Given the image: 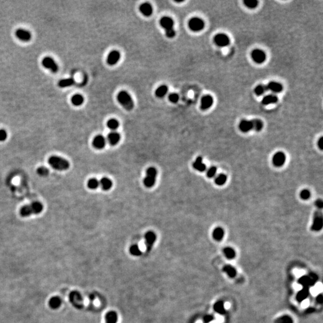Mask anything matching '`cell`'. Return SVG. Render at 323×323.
Listing matches in <instances>:
<instances>
[{
  "mask_svg": "<svg viewBox=\"0 0 323 323\" xmlns=\"http://www.w3.org/2000/svg\"><path fill=\"white\" fill-rule=\"evenodd\" d=\"M209 323H217V322H216V320H214V321H212L210 322Z\"/></svg>",
  "mask_w": 323,
  "mask_h": 323,
  "instance_id": "obj_52",
  "label": "cell"
},
{
  "mask_svg": "<svg viewBox=\"0 0 323 323\" xmlns=\"http://www.w3.org/2000/svg\"><path fill=\"white\" fill-rule=\"evenodd\" d=\"M107 127L111 129V130L113 131H114L116 130V129H117L119 126V123L118 121V120H117L115 118H111V119H110L107 123Z\"/></svg>",
  "mask_w": 323,
  "mask_h": 323,
  "instance_id": "obj_30",
  "label": "cell"
},
{
  "mask_svg": "<svg viewBox=\"0 0 323 323\" xmlns=\"http://www.w3.org/2000/svg\"><path fill=\"white\" fill-rule=\"evenodd\" d=\"M75 83V80L73 78H68L62 79L58 83V85L60 88H67L73 85Z\"/></svg>",
  "mask_w": 323,
  "mask_h": 323,
  "instance_id": "obj_24",
  "label": "cell"
},
{
  "mask_svg": "<svg viewBox=\"0 0 323 323\" xmlns=\"http://www.w3.org/2000/svg\"><path fill=\"white\" fill-rule=\"evenodd\" d=\"M286 157L284 153L278 152L276 153L273 156L272 162L274 165L277 167L282 166L285 162Z\"/></svg>",
  "mask_w": 323,
  "mask_h": 323,
  "instance_id": "obj_13",
  "label": "cell"
},
{
  "mask_svg": "<svg viewBox=\"0 0 323 323\" xmlns=\"http://www.w3.org/2000/svg\"><path fill=\"white\" fill-rule=\"evenodd\" d=\"M193 167L198 171L204 172L206 169V165L203 163L201 157H198L193 163Z\"/></svg>",
  "mask_w": 323,
  "mask_h": 323,
  "instance_id": "obj_20",
  "label": "cell"
},
{
  "mask_svg": "<svg viewBox=\"0 0 323 323\" xmlns=\"http://www.w3.org/2000/svg\"><path fill=\"white\" fill-rule=\"evenodd\" d=\"M120 59V54L117 50L111 51L107 57V63L110 65H114Z\"/></svg>",
  "mask_w": 323,
  "mask_h": 323,
  "instance_id": "obj_14",
  "label": "cell"
},
{
  "mask_svg": "<svg viewBox=\"0 0 323 323\" xmlns=\"http://www.w3.org/2000/svg\"><path fill=\"white\" fill-rule=\"evenodd\" d=\"M196 323H202V321L201 320H199V321H198Z\"/></svg>",
  "mask_w": 323,
  "mask_h": 323,
  "instance_id": "obj_54",
  "label": "cell"
},
{
  "mask_svg": "<svg viewBox=\"0 0 323 323\" xmlns=\"http://www.w3.org/2000/svg\"><path fill=\"white\" fill-rule=\"evenodd\" d=\"M213 237L216 240H220L224 236V230L221 227H217L214 229L213 233Z\"/></svg>",
  "mask_w": 323,
  "mask_h": 323,
  "instance_id": "obj_28",
  "label": "cell"
},
{
  "mask_svg": "<svg viewBox=\"0 0 323 323\" xmlns=\"http://www.w3.org/2000/svg\"><path fill=\"white\" fill-rule=\"evenodd\" d=\"M239 129L243 132H248L253 129V125L252 121L243 120L239 123Z\"/></svg>",
  "mask_w": 323,
  "mask_h": 323,
  "instance_id": "obj_17",
  "label": "cell"
},
{
  "mask_svg": "<svg viewBox=\"0 0 323 323\" xmlns=\"http://www.w3.org/2000/svg\"><path fill=\"white\" fill-rule=\"evenodd\" d=\"M310 292L311 294H312V296H316V295L319 293L317 291V290L315 289V288L314 287H312V288H310Z\"/></svg>",
  "mask_w": 323,
  "mask_h": 323,
  "instance_id": "obj_50",
  "label": "cell"
},
{
  "mask_svg": "<svg viewBox=\"0 0 323 323\" xmlns=\"http://www.w3.org/2000/svg\"><path fill=\"white\" fill-rule=\"evenodd\" d=\"M99 185L104 190L107 191L111 189L113 186V182L110 178L104 177L99 181Z\"/></svg>",
  "mask_w": 323,
  "mask_h": 323,
  "instance_id": "obj_22",
  "label": "cell"
},
{
  "mask_svg": "<svg viewBox=\"0 0 323 323\" xmlns=\"http://www.w3.org/2000/svg\"><path fill=\"white\" fill-rule=\"evenodd\" d=\"M49 164L57 171H65L70 168V163L65 159L57 156H52L48 160Z\"/></svg>",
  "mask_w": 323,
  "mask_h": 323,
  "instance_id": "obj_2",
  "label": "cell"
},
{
  "mask_svg": "<svg viewBox=\"0 0 323 323\" xmlns=\"http://www.w3.org/2000/svg\"><path fill=\"white\" fill-rule=\"evenodd\" d=\"M314 287L315 288V289L317 290V291L318 293L321 292L322 291V289H323V286H322V284L321 283H316Z\"/></svg>",
  "mask_w": 323,
  "mask_h": 323,
  "instance_id": "obj_45",
  "label": "cell"
},
{
  "mask_svg": "<svg viewBox=\"0 0 323 323\" xmlns=\"http://www.w3.org/2000/svg\"><path fill=\"white\" fill-rule=\"evenodd\" d=\"M224 253L226 255V256L229 258H232L235 255L234 251L230 248H226L224 249Z\"/></svg>",
  "mask_w": 323,
  "mask_h": 323,
  "instance_id": "obj_40",
  "label": "cell"
},
{
  "mask_svg": "<svg viewBox=\"0 0 323 323\" xmlns=\"http://www.w3.org/2000/svg\"><path fill=\"white\" fill-rule=\"evenodd\" d=\"M224 308L226 309H229L230 308V303H229V302H226L224 303Z\"/></svg>",
  "mask_w": 323,
  "mask_h": 323,
  "instance_id": "obj_51",
  "label": "cell"
},
{
  "mask_svg": "<svg viewBox=\"0 0 323 323\" xmlns=\"http://www.w3.org/2000/svg\"><path fill=\"white\" fill-rule=\"evenodd\" d=\"M168 98L169 101H171L172 103H176L179 100V96L178 94L175 93H172L169 95Z\"/></svg>",
  "mask_w": 323,
  "mask_h": 323,
  "instance_id": "obj_39",
  "label": "cell"
},
{
  "mask_svg": "<svg viewBox=\"0 0 323 323\" xmlns=\"http://www.w3.org/2000/svg\"><path fill=\"white\" fill-rule=\"evenodd\" d=\"M315 205L318 209H322L323 207V202L322 199H317L315 202Z\"/></svg>",
  "mask_w": 323,
  "mask_h": 323,
  "instance_id": "obj_44",
  "label": "cell"
},
{
  "mask_svg": "<svg viewBox=\"0 0 323 323\" xmlns=\"http://www.w3.org/2000/svg\"><path fill=\"white\" fill-rule=\"evenodd\" d=\"M267 90L266 86L263 85H258L254 89V92L257 96H260L263 95Z\"/></svg>",
  "mask_w": 323,
  "mask_h": 323,
  "instance_id": "obj_33",
  "label": "cell"
},
{
  "mask_svg": "<svg viewBox=\"0 0 323 323\" xmlns=\"http://www.w3.org/2000/svg\"><path fill=\"white\" fill-rule=\"evenodd\" d=\"M252 60L257 63H262L266 59L265 53L260 49L254 50L251 53Z\"/></svg>",
  "mask_w": 323,
  "mask_h": 323,
  "instance_id": "obj_10",
  "label": "cell"
},
{
  "mask_svg": "<svg viewBox=\"0 0 323 323\" xmlns=\"http://www.w3.org/2000/svg\"><path fill=\"white\" fill-rule=\"evenodd\" d=\"M267 90H269L274 93H280L283 90V86L277 82H270L266 86Z\"/></svg>",
  "mask_w": 323,
  "mask_h": 323,
  "instance_id": "obj_21",
  "label": "cell"
},
{
  "mask_svg": "<svg viewBox=\"0 0 323 323\" xmlns=\"http://www.w3.org/2000/svg\"><path fill=\"white\" fill-rule=\"evenodd\" d=\"M216 321L217 323H222L224 321V318L219 315H217L216 316Z\"/></svg>",
  "mask_w": 323,
  "mask_h": 323,
  "instance_id": "obj_46",
  "label": "cell"
},
{
  "mask_svg": "<svg viewBox=\"0 0 323 323\" xmlns=\"http://www.w3.org/2000/svg\"><path fill=\"white\" fill-rule=\"evenodd\" d=\"M278 98L274 95H268L262 99V104L265 105H268L277 102Z\"/></svg>",
  "mask_w": 323,
  "mask_h": 323,
  "instance_id": "obj_23",
  "label": "cell"
},
{
  "mask_svg": "<svg viewBox=\"0 0 323 323\" xmlns=\"http://www.w3.org/2000/svg\"><path fill=\"white\" fill-rule=\"evenodd\" d=\"M105 319L106 323H116L117 321V316L115 312L111 311L106 314Z\"/></svg>",
  "mask_w": 323,
  "mask_h": 323,
  "instance_id": "obj_25",
  "label": "cell"
},
{
  "mask_svg": "<svg viewBox=\"0 0 323 323\" xmlns=\"http://www.w3.org/2000/svg\"><path fill=\"white\" fill-rule=\"evenodd\" d=\"M42 65L47 69L55 73L58 71V66L53 58L49 56L45 57L42 60Z\"/></svg>",
  "mask_w": 323,
  "mask_h": 323,
  "instance_id": "obj_8",
  "label": "cell"
},
{
  "mask_svg": "<svg viewBox=\"0 0 323 323\" xmlns=\"http://www.w3.org/2000/svg\"><path fill=\"white\" fill-rule=\"evenodd\" d=\"M174 21L172 18L165 16L160 21V25L166 31V35L168 38H173L176 34V32L174 29Z\"/></svg>",
  "mask_w": 323,
  "mask_h": 323,
  "instance_id": "obj_4",
  "label": "cell"
},
{
  "mask_svg": "<svg viewBox=\"0 0 323 323\" xmlns=\"http://www.w3.org/2000/svg\"><path fill=\"white\" fill-rule=\"evenodd\" d=\"M309 305V300L308 299H306V300H304L302 303H301V306L303 308H307L308 306Z\"/></svg>",
  "mask_w": 323,
  "mask_h": 323,
  "instance_id": "obj_47",
  "label": "cell"
},
{
  "mask_svg": "<svg viewBox=\"0 0 323 323\" xmlns=\"http://www.w3.org/2000/svg\"><path fill=\"white\" fill-rule=\"evenodd\" d=\"M246 7L249 9H254L257 7L258 2L256 0H245L244 1Z\"/></svg>",
  "mask_w": 323,
  "mask_h": 323,
  "instance_id": "obj_34",
  "label": "cell"
},
{
  "mask_svg": "<svg viewBox=\"0 0 323 323\" xmlns=\"http://www.w3.org/2000/svg\"><path fill=\"white\" fill-rule=\"evenodd\" d=\"M60 304V301L57 298H54L50 302V305L52 307L56 308Z\"/></svg>",
  "mask_w": 323,
  "mask_h": 323,
  "instance_id": "obj_43",
  "label": "cell"
},
{
  "mask_svg": "<svg viewBox=\"0 0 323 323\" xmlns=\"http://www.w3.org/2000/svg\"><path fill=\"white\" fill-rule=\"evenodd\" d=\"M95 305H96V306H98V305H99V302H98V301H95Z\"/></svg>",
  "mask_w": 323,
  "mask_h": 323,
  "instance_id": "obj_53",
  "label": "cell"
},
{
  "mask_svg": "<svg viewBox=\"0 0 323 323\" xmlns=\"http://www.w3.org/2000/svg\"><path fill=\"white\" fill-rule=\"evenodd\" d=\"M157 171L155 167H149L146 171V175L144 179L143 183L147 188L153 187L156 181Z\"/></svg>",
  "mask_w": 323,
  "mask_h": 323,
  "instance_id": "obj_5",
  "label": "cell"
},
{
  "mask_svg": "<svg viewBox=\"0 0 323 323\" xmlns=\"http://www.w3.org/2000/svg\"><path fill=\"white\" fill-rule=\"evenodd\" d=\"M130 252L134 255H140L141 254V249L137 245H133L130 248Z\"/></svg>",
  "mask_w": 323,
  "mask_h": 323,
  "instance_id": "obj_35",
  "label": "cell"
},
{
  "mask_svg": "<svg viewBox=\"0 0 323 323\" xmlns=\"http://www.w3.org/2000/svg\"><path fill=\"white\" fill-rule=\"evenodd\" d=\"M37 173L41 177H46L49 174V171L47 168L44 167V166H41L38 168Z\"/></svg>",
  "mask_w": 323,
  "mask_h": 323,
  "instance_id": "obj_36",
  "label": "cell"
},
{
  "mask_svg": "<svg viewBox=\"0 0 323 323\" xmlns=\"http://www.w3.org/2000/svg\"><path fill=\"white\" fill-rule=\"evenodd\" d=\"M108 141L111 146H115L118 143L120 140V134L115 131L110 132L108 135Z\"/></svg>",
  "mask_w": 323,
  "mask_h": 323,
  "instance_id": "obj_18",
  "label": "cell"
},
{
  "mask_svg": "<svg viewBox=\"0 0 323 323\" xmlns=\"http://www.w3.org/2000/svg\"><path fill=\"white\" fill-rule=\"evenodd\" d=\"M216 172H217V168L215 166H212L211 168H210L207 172V175L208 178H213L216 174Z\"/></svg>",
  "mask_w": 323,
  "mask_h": 323,
  "instance_id": "obj_38",
  "label": "cell"
},
{
  "mask_svg": "<svg viewBox=\"0 0 323 323\" xmlns=\"http://www.w3.org/2000/svg\"><path fill=\"white\" fill-rule=\"evenodd\" d=\"M93 146L96 149H102L105 147L106 144V140L102 135H98L95 137L92 142Z\"/></svg>",
  "mask_w": 323,
  "mask_h": 323,
  "instance_id": "obj_15",
  "label": "cell"
},
{
  "mask_svg": "<svg viewBox=\"0 0 323 323\" xmlns=\"http://www.w3.org/2000/svg\"><path fill=\"white\" fill-rule=\"evenodd\" d=\"M227 180V177L226 175L221 174L217 175L215 179V182L218 185H223L224 184Z\"/></svg>",
  "mask_w": 323,
  "mask_h": 323,
  "instance_id": "obj_32",
  "label": "cell"
},
{
  "mask_svg": "<svg viewBox=\"0 0 323 323\" xmlns=\"http://www.w3.org/2000/svg\"><path fill=\"white\" fill-rule=\"evenodd\" d=\"M71 102L74 105L80 106L84 102V98L80 94H76L72 97Z\"/></svg>",
  "mask_w": 323,
  "mask_h": 323,
  "instance_id": "obj_27",
  "label": "cell"
},
{
  "mask_svg": "<svg viewBox=\"0 0 323 323\" xmlns=\"http://www.w3.org/2000/svg\"><path fill=\"white\" fill-rule=\"evenodd\" d=\"M168 91V87L166 85H162L156 89L155 92V94L156 96L159 98H163L166 95Z\"/></svg>",
  "mask_w": 323,
  "mask_h": 323,
  "instance_id": "obj_26",
  "label": "cell"
},
{
  "mask_svg": "<svg viewBox=\"0 0 323 323\" xmlns=\"http://www.w3.org/2000/svg\"><path fill=\"white\" fill-rule=\"evenodd\" d=\"M7 133L4 129H0V141H4L7 139Z\"/></svg>",
  "mask_w": 323,
  "mask_h": 323,
  "instance_id": "obj_41",
  "label": "cell"
},
{
  "mask_svg": "<svg viewBox=\"0 0 323 323\" xmlns=\"http://www.w3.org/2000/svg\"><path fill=\"white\" fill-rule=\"evenodd\" d=\"M118 102L126 110L131 111L134 107V103L131 95L126 91H121L117 95Z\"/></svg>",
  "mask_w": 323,
  "mask_h": 323,
  "instance_id": "obj_3",
  "label": "cell"
},
{
  "mask_svg": "<svg viewBox=\"0 0 323 323\" xmlns=\"http://www.w3.org/2000/svg\"><path fill=\"white\" fill-rule=\"evenodd\" d=\"M15 35L19 40L24 42L29 41L32 37L31 34L29 31L21 28H19L16 31Z\"/></svg>",
  "mask_w": 323,
  "mask_h": 323,
  "instance_id": "obj_12",
  "label": "cell"
},
{
  "mask_svg": "<svg viewBox=\"0 0 323 323\" xmlns=\"http://www.w3.org/2000/svg\"><path fill=\"white\" fill-rule=\"evenodd\" d=\"M144 238L146 249L147 251H150L156 240V235L153 231H149L145 234Z\"/></svg>",
  "mask_w": 323,
  "mask_h": 323,
  "instance_id": "obj_9",
  "label": "cell"
},
{
  "mask_svg": "<svg viewBox=\"0 0 323 323\" xmlns=\"http://www.w3.org/2000/svg\"><path fill=\"white\" fill-rule=\"evenodd\" d=\"M323 225V219L322 213L319 211H317L314 213L313 223L311 226V229L314 231L320 230Z\"/></svg>",
  "mask_w": 323,
  "mask_h": 323,
  "instance_id": "obj_7",
  "label": "cell"
},
{
  "mask_svg": "<svg viewBox=\"0 0 323 323\" xmlns=\"http://www.w3.org/2000/svg\"><path fill=\"white\" fill-rule=\"evenodd\" d=\"M204 22L199 18H191L188 22V27L193 31H200L204 28Z\"/></svg>",
  "mask_w": 323,
  "mask_h": 323,
  "instance_id": "obj_6",
  "label": "cell"
},
{
  "mask_svg": "<svg viewBox=\"0 0 323 323\" xmlns=\"http://www.w3.org/2000/svg\"><path fill=\"white\" fill-rule=\"evenodd\" d=\"M318 146L319 147V149L322 150L323 149V138L321 137L319 138V140L318 141Z\"/></svg>",
  "mask_w": 323,
  "mask_h": 323,
  "instance_id": "obj_49",
  "label": "cell"
},
{
  "mask_svg": "<svg viewBox=\"0 0 323 323\" xmlns=\"http://www.w3.org/2000/svg\"><path fill=\"white\" fill-rule=\"evenodd\" d=\"M305 271L303 270H300V269H295L294 271H293V274L294 275L297 277V278H299V277H301L302 276H303L304 274H305Z\"/></svg>",
  "mask_w": 323,
  "mask_h": 323,
  "instance_id": "obj_42",
  "label": "cell"
},
{
  "mask_svg": "<svg viewBox=\"0 0 323 323\" xmlns=\"http://www.w3.org/2000/svg\"><path fill=\"white\" fill-rule=\"evenodd\" d=\"M300 198L303 199V200H307L308 199L310 198V191L309 190H307V189H304L303 190H302V191L300 192Z\"/></svg>",
  "mask_w": 323,
  "mask_h": 323,
  "instance_id": "obj_37",
  "label": "cell"
},
{
  "mask_svg": "<svg viewBox=\"0 0 323 323\" xmlns=\"http://www.w3.org/2000/svg\"><path fill=\"white\" fill-rule=\"evenodd\" d=\"M99 186V181L96 178H90L88 181V187L91 190L96 189Z\"/></svg>",
  "mask_w": 323,
  "mask_h": 323,
  "instance_id": "obj_31",
  "label": "cell"
},
{
  "mask_svg": "<svg viewBox=\"0 0 323 323\" xmlns=\"http://www.w3.org/2000/svg\"><path fill=\"white\" fill-rule=\"evenodd\" d=\"M213 98L210 95H205L201 99V107L202 110H206L209 109L213 104Z\"/></svg>",
  "mask_w": 323,
  "mask_h": 323,
  "instance_id": "obj_16",
  "label": "cell"
},
{
  "mask_svg": "<svg viewBox=\"0 0 323 323\" xmlns=\"http://www.w3.org/2000/svg\"><path fill=\"white\" fill-rule=\"evenodd\" d=\"M43 205L40 202H35L29 205L24 206L20 210L22 217H29L32 214H38L43 211Z\"/></svg>",
  "mask_w": 323,
  "mask_h": 323,
  "instance_id": "obj_1",
  "label": "cell"
},
{
  "mask_svg": "<svg viewBox=\"0 0 323 323\" xmlns=\"http://www.w3.org/2000/svg\"><path fill=\"white\" fill-rule=\"evenodd\" d=\"M252 122L253 125V129L255 131L258 132L262 130L263 127V123L262 120L259 119H254L252 120Z\"/></svg>",
  "mask_w": 323,
  "mask_h": 323,
  "instance_id": "obj_29",
  "label": "cell"
},
{
  "mask_svg": "<svg viewBox=\"0 0 323 323\" xmlns=\"http://www.w3.org/2000/svg\"><path fill=\"white\" fill-rule=\"evenodd\" d=\"M293 288L296 291H300V290H301L302 289V286L299 284L295 283L293 285Z\"/></svg>",
  "mask_w": 323,
  "mask_h": 323,
  "instance_id": "obj_48",
  "label": "cell"
},
{
  "mask_svg": "<svg viewBox=\"0 0 323 323\" xmlns=\"http://www.w3.org/2000/svg\"><path fill=\"white\" fill-rule=\"evenodd\" d=\"M140 10L141 13L145 16H150L153 13V7L151 4L147 3H143L140 7Z\"/></svg>",
  "mask_w": 323,
  "mask_h": 323,
  "instance_id": "obj_19",
  "label": "cell"
},
{
  "mask_svg": "<svg viewBox=\"0 0 323 323\" xmlns=\"http://www.w3.org/2000/svg\"><path fill=\"white\" fill-rule=\"evenodd\" d=\"M214 42L219 47H226L229 44L230 39L226 34H219L215 36Z\"/></svg>",
  "mask_w": 323,
  "mask_h": 323,
  "instance_id": "obj_11",
  "label": "cell"
}]
</instances>
